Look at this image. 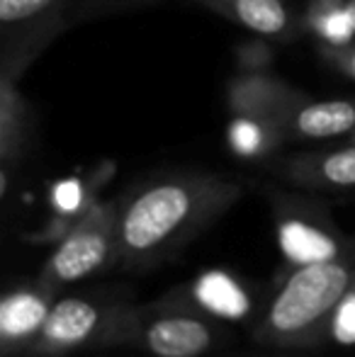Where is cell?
Masks as SVG:
<instances>
[{"mask_svg":"<svg viewBox=\"0 0 355 357\" xmlns=\"http://www.w3.org/2000/svg\"><path fill=\"white\" fill-rule=\"evenodd\" d=\"M241 195L239 183L202 170H176L142 183L117 204V268H158Z\"/></svg>","mask_w":355,"mask_h":357,"instance_id":"1","label":"cell"},{"mask_svg":"<svg viewBox=\"0 0 355 357\" xmlns=\"http://www.w3.org/2000/svg\"><path fill=\"white\" fill-rule=\"evenodd\" d=\"M355 282V236L341 253L289 270L256 321L253 338L273 348H317L326 343L338 304Z\"/></svg>","mask_w":355,"mask_h":357,"instance_id":"2","label":"cell"},{"mask_svg":"<svg viewBox=\"0 0 355 357\" xmlns=\"http://www.w3.org/2000/svg\"><path fill=\"white\" fill-rule=\"evenodd\" d=\"M219 343V321L171 291L149 306L127 304L114 345H132L151 357H202Z\"/></svg>","mask_w":355,"mask_h":357,"instance_id":"3","label":"cell"},{"mask_svg":"<svg viewBox=\"0 0 355 357\" xmlns=\"http://www.w3.org/2000/svg\"><path fill=\"white\" fill-rule=\"evenodd\" d=\"M114 265H119L117 204H95L61 241H56V248L37 280L59 296L66 287Z\"/></svg>","mask_w":355,"mask_h":357,"instance_id":"4","label":"cell"},{"mask_svg":"<svg viewBox=\"0 0 355 357\" xmlns=\"http://www.w3.org/2000/svg\"><path fill=\"white\" fill-rule=\"evenodd\" d=\"M124 306L127 301L56 296L37 338L22 357H63L90 345H114Z\"/></svg>","mask_w":355,"mask_h":357,"instance_id":"5","label":"cell"},{"mask_svg":"<svg viewBox=\"0 0 355 357\" xmlns=\"http://www.w3.org/2000/svg\"><path fill=\"white\" fill-rule=\"evenodd\" d=\"M273 216L275 236L287 273L331 258L348 243V236L341 234L331 214L319 202L280 192L273 199Z\"/></svg>","mask_w":355,"mask_h":357,"instance_id":"6","label":"cell"},{"mask_svg":"<svg viewBox=\"0 0 355 357\" xmlns=\"http://www.w3.org/2000/svg\"><path fill=\"white\" fill-rule=\"evenodd\" d=\"M56 294L34 282H17L0 299V348L3 357H22L47 321Z\"/></svg>","mask_w":355,"mask_h":357,"instance_id":"7","label":"cell"},{"mask_svg":"<svg viewBox=\"0 0 355 357\" xmlns=\"http://www.w3.org/2000/svg\"><path fill=\"white\" fill-rule=\"evenodd\" d=\"M275 175L309 192H355V144L287 155Z\"/></svg>","mask_w":355,"mask_h":357,"instance_id":"8","label":"cell"},{"mask_svg":"<svg viewBox=\"0 0 355 357\" xmlns=\"http://www.w3.org/2000/svg\"><path fill=\"white\" fill-rule=\"evenodd\" d=\"M278 129L289 139L324 142L355 132L353 100H319L289 109L278 119Z\"/></svg>","mask_w":355,"mask_h":357,"instance_id":"9","label":"cell"},{"mask_svg":"<svg viewBox=\"0 0 355 357\" xmlns=\"http://www.w3.org/2000/svg\"><path fill=\"white\" fill-rule=\"evenodd\" d=\"M204 3L263 37H278L289 27V13L282 0H204Z\"/></svg>","mask_w":355,"mask_h":357,"instance_id":"10","label":"cell"},{"mask_svg":"<svg viewBox=\"0 0 355 357\" xmlns=\"http://www.w3.org/2000/svg\"><path fill=\"white\" fill-rule=\"evenodd\" d=\"M66 0H0V24L5 44L10 39L22 42L24 34H39V27L56 22Z\"/></svg>","mask_w":355,"mask_h":357,"instance_id":"11","label":"cell"},{"mask_svg":"<svg viewBox=\"0 0 355 357\" xmlns=\"http://www.w3.org/2000/svg\"><path fill=\"white\" fill-rule=\"evenodd\" d=\"M328 340L333 345H355V282L333 314L326 343Z\"/></svg>","mask_w":355,"mask_h":357,"instance_id":"12","label":"cell"},{"mask_svg":"<svg viewBox=\"0 0 355 357\" xmlns=\"http://www.w3.org/2000/svg\"><path fill=\"white\" fill-rule=\"evenodd\" d=\"M351 34H355V0H346L341 8L336 10L331 22V39H348Z\"/></svg>","mask_w":355,"mask_h":357,"instance_id":"13","label":"cell"},{"mask_svg":"<svg viewBox=\"0 0 355 357\" xmlns=\"http://www.w3.org/2000/svg\"><path fill=\"white\" fill-rule=\"evenodd\" d=\"M341 61H343V66H346V71L355 78V44H353V47H346V49H343Z\"/></svg>","mask_w":355,"mask_h":357,"instance_id":"14","label":"cell"}]
</instances>
